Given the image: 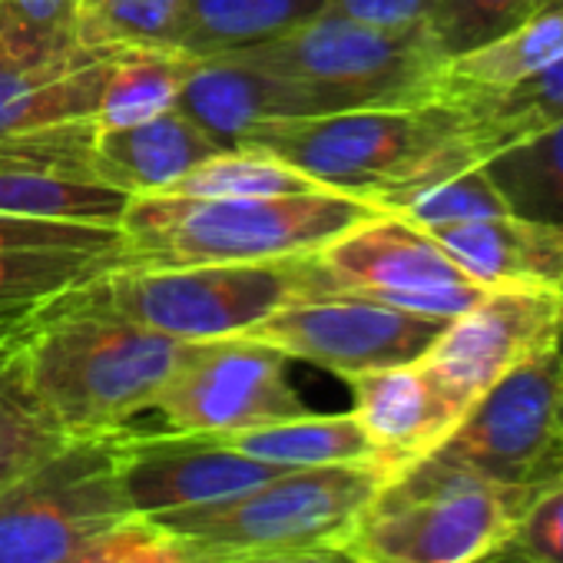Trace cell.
<instances>
[{"label":"cell","mask_w":563,"mask_h":563,"mask_svg":"<svg viewBox=\"0 0 563 563\" xmlns=\"http://www.w3.org/2000/svg\"><path fill=\"white\" fill-rule=\"evenodd\" d=\"M80 289L34 312L21 339V362L67 438H103L156 405L186 342L150 332L90 302Z\"/></svg>","instance_id":"1"},{"label":"cell","mask_w":563,"mask_h":563,"mask_svg":"<svg viewBox=\"0 0 563 563\" xmlns=\"http://www.w3.org/2000/svg\"><path fill=\"white\" fill-rule=\"evenodd\" d=\"M239 150L275 156L378 212L438 176L481 163L464 113L444 97L398 110L265 120L242 136Z\"/></svg>","instance_id":"2"},{"label":"cell","mask_w":563,"mask_h":563,"mask_svg":"<svg viewBox=\"0 0 563 563\" xmlns=\"http://www.w3.org/2000/svg\"><path fill=\"white\" fill-rule=\"evenodd\" d=\"M365 199L312 189L296 196H133L120 232V265L183 268L309 255L375 216Z\"/></svg>","instance_id":"3"},{"label":"cell","mask_w":563,"mask_h":563,"mask_svg":"<svg viewBox=\"0 0 563 563\" xmlns=\"http://www.w3.org/2000/svg\"><path fill=\"white\" fill-rule=\"evenodd\" d=\"M225 57L296 84L316 117L441 100L448 64L428 27L385 31L329 11L282 37L225 51Z\"/></svg>","instance_id":"4"},{"label":"cell","mask_w":563,"mask_h":563,"mask_svg":"<svg viewBox=\"0 0 563 563\" xmlns=\"http://www.w3.org/2000/svg\"><path fill=\"white\" fill-rule=\"evenodd\" d=\"M395 477L382 464L299 467L245 494L143 517L222 563L342 547L368 500Z\"/></svg>","instance_id":"5"},{"label":"cell","mask_w":563,"mask_h":563,"mask_svg":"<svg viewBox=\"0 0 563 563\" xmlns=\"http://www.w3.org/2000/svg\"><path fill=\"white\" fill-rule=\"evenodd\" d=\"M533 494L421 457L385 481L342 550L358 563H481Z\"/></svg>","instance_id":"6"},{"label":"cell","mask_w":563,"mask_h":563,"mask_svg":"<svg viewBox=\"0 0 563 563\" xmlns=\"http://www.w3.org/2000/svg\"><path fill=\"white\" fill-rule=\"evenodd\" d=\"M90 302L179 342L245 335L275 309L302 296H322L309 255L183 265V268H110L80 289Z\"/></svg>","instance_id":"7"},{"label":"cell","mask_w":563,"mask_h":563,"mask_svg":"<svg viewBox=\"0 0 563 563\" xmlns=\"http://www.w3.org/2000/svg\"><path fill=\"white\" fill-rule=\"evenodd\" d=\"M130 517L117 434L70 438L0 490V563H57Z\"/></svg>","instance_id":"8"},{"label":"cell","mask_w":563,"mask_h":563,"mask_svg":"<svg viewBox=\"0 0 563 563\" xmlns=\"http://www.w3.org/2000/svg\"><path fill=\"white\" fill-rule=\"evenodd\" d=\"M563 352L533 355L490 385L428 454L490 484L540 490L563 477Z\"/></svg>","instance_id":"9"},{"label":"cell","mask_w":563,"mask_h":563,"mask_svg":"<svg viewBox=\"0 0 563 563\" xmlns=\"http://www.w3.org/2000/svg\"><path fill=\"white\" fill-rule=\"evenodd\" d=\"M312 262L322 296H355L444 322L487 292L424 229L391 212H375L339 232L312 252Z\"/></svg>","instance_id":"10"},{"label":"cell","mask_w":563,"mask_h":563,"mask_svg":"<svg viewBox=\"0 0 563 563\" xmlns=\"http://www.w3.org/2000/svg\"><path fill=\"white\" fill-rule=\"evenodd\" d=\"M289 358L245 335L186 342L173 378L156 398L169 431L235 434L309 415L289 385Z\"/></svg>","instance_id":"11"},{"label":"cell","mask_w":563,"mask_h":563,"mask_svg":"<svg viewBox=\"0 0 563 563\" xmlns=\"http://www.w3.org/2000/svg\"><path fill=\"white\" fill-rule=\"evenodd\" d=\"M444 319L391 309L355 296H302L275 309L245 339L286 358L329 368L342 378L418 362L444 332Z\"/></svg>","instance_id":"12"},{"label":"cell","mask_w":563,"mask_h":563,"mask_svg":"<svg viewBox=\"0 0 563 563\" xmlns=\"http://www.w3.org/2000/svg\"><path fill=\"white\" fill-rule=\"evenodd\" d=\"M560 335L563 292L497 286L451 319L421 362L464 408H471L504 375L560 345Z\"/></svg>","instance_id":"13"},{"label":"cell","mask_w":563,"mask_h":563,"mask_svg":"<svg viewBox=\"0 0 563 563\" xmlns=\"http://www.w3.org/2000/svg\"><path fill=\"white\" fill-rule=\"evenodd\" d=\"M117 471L133 517H159L245 494L289 467L232 451L209 434L117 431Z\"/></svg>","instance_id":"14"},{"label":"cell","mask_w":563,"mask_h":563,"mask_svg":"<svg viewBox=\"0 0 563 563\" xmlns=\"http://www.w3.org/2000/svg\"><path fill=\"white\" fill-rule=\"evenodd\" d=\"M123 232L54 219L0 216V316H24L120 268Z\"/></svg>","instance_id":"15"},{"label":"cell","mask_w":563,"mask_h":563,"mask_svg":"<svg viewBox=\"0 0 563 563\" xmlns=\"http://www.w3.org/2000/svg\"><path fill=\"white\" fill-rule=\"evenodd\" d=\"M355 395L352 415L375 441L391 471L428 457L467 415V408L418 358L345 378Z\"/></svg>","instance_id":"16"},{"label":"cell","mask_w":563,"mask_h":563,"mask_svg":"<svg viewBox=\"0 0 563 563\" xmlns=\"http://www.w3.org/2000/svg\"><path fill=\"white\" fill-rule=\"evenodd\" d=\"M424 232L484 289L523 286L563 292V229L497 212Z\"/></svg>","instance_id":"17"},{"label":"cell","mask_w":563,"mask_h":563,"mask_svg":"<svg viewBox=\"0 0 563 563\" xmlns=\"http://www.w3.org/2000/svg\"><path fill=\"white\" fill-rule=\"evenodd\" d=\"M176 110L209 133L222 150H239L242 136L265 120L316 117L312 103L296 84L225 54L192 57L176 97Z\"/></svg>","instance_id":"18"},{"label":"cell","mask_w":563,"mask_h":563,"mask_svg":"<svg viewBox=\"0 0 563 563\" xmlns=\"http://www.w3.org/2000/svg\"><path fill=\"white\" fill-rule=\"evenodd\" d=\"M117 51L70 44L0 70V136L90 120Z\"/></svg>","instance_id":"19"},{"label":"cell","mask_w":563,"mask_h":563,"mask_svg":"<svg viewBox=\"0 0 563 563\" xmlns=\"http://www.w3.org/2000/svg\"><path fill=\"white\" fill-rule=\"evenodd\" d=\"M97 153L117 189L130 196H163L196 166L225 150L173 107L136 126L97 130Z\"/></svg>","instance_id":"20"},{"label":"cell","mask_w":563,"mask_h":563,"mask_svg":"<svg viewBox=\"0 0 563 563\" xmlns=\"http://www.w3.org/2000/svg\"><path fill=\"white\" fill-rule=\"evenodd\" d=\"M556 57H563V0L530 14L514 31L451 57L444 64L441 97L471 100L510 90L550 67Z\"/></svg>","instance_id":"21"},{"label":"cell","mask_w":563,"mask_h":563,"mask_svg":"<svg viewBox=\"0 0 563 563\" xmlns=\"http://www.w3.org/2000/svg\"><path fill=\"white\" fill-rule=\"evenodd\" d=\"M222 444H229L239 454H249L265 464L278 467H342V464H382L391 471V464L382 457L375 441L365 434L358 418L349 415H302L278 424H262L235 434H222ZM395 474V471H391Z\"/></svg>","instance_id":"22"},{"label":"cell","mask_w":563,"mask_h":563,"mask_svg":"<svg viewBox=\"0 0 563 563\" xmlns=\"http://www.w3.org/2000/svg\"><path fill=\"white\" fill-rule=\"evenodd\" d=\"M329 11V0H183L179 51L212 57L289 34Z\"/></svg>","instance_id":"23"},{"label":"cell","mask_w":563,"mask_h":563,"mask_svg":"<svg viewBox=\"0 0 563 563\" xmlns=\"http://www.w3.org/2000/svg\"><path fill=\"white\" fill-rule=\"evenodd\" d=\"M451 103L464 113L471 143L484 163L490 153L520 143L563 120V57H556L540 74L514 84L510 90L490 97L451 100Z\"/></svg>","instance_id":"24"},{"label":"cell","mask_w":563,"mask_h":563,"mask_svg":"<svg viewBox=\"0 0 563 563\" xmlns=\"http://www.w3.org/2000/svg\"><path fill=\"white\" fill-rule=\"evenodd\" d=\"M189 67L192 57L183 51H117L93 113L97 130H123L169 113Z\"/></svg>","instance_id":"25"},{"label":"cell","mask_w":563,"mask_h":563,"mask_svg":"<svg viewBox=\"0 0 563 563\" xmlns=\"http://www.w3.org/2000/svg\"><path fill=\"white\" fill-rule=\"evenodd\" d=\"M481 166L507 212L563 229V120L490 153Z\"/></svg>","instance_id":"26"},{"label":"cell","mask_w":563,"mask_h":563,"mask_svg":"<svg viewBox=\"0 0 563 563\" xmlns=\"http://www.w3.org/2000/svg\"><path fill=\"white\" fill-rule=\"evenodd\" d=\"M133 196L100 183H77L44 173L0 169V216L117 225L123 222Z\"/></svg>","instance_id":"27"},{"label":"cell","mask_w":563,"mask_h":563,"mask_svg":"<svg viewBox=\"0 0 563 563\" xmlns=\"http://www.w3.org/2000/svg\"><path fill=\"white\" fill-rule=\"evenodd\" d=\"M64 441L70 438L27 382L21 342L0 352V490L18 481L27 467L54 454Z\"/></svg>","instance_id":"28"},{"label":"cell","mask_w":563,"mask_h":563,"mask_svg":"<svg viewBox=\"0 0 563 563\" xmlns=\"http://www.w3.org/2000/svg\"><path fill=\"white\" fill-rule=\"evenodd\" d=\"M183 0H80L74 41L100 51H179Z\"/></svg>","instance_id":"29"},{"label":"cell","mask_w":563,"mask_h":563,"mask_svg":"<svg viewBox=\"0 0 563 563\" xmlns=\"http://www.w3.org/2000/svg\"><path fill=\"white\" fill-rule=\"evenodd\" d=\"M325 189L306 173L286 166L275 156L255 150H225L189 176H183L163 196H192V199H229V196H296Z\"/></svg>","instance_id":"30"},{"label":"cell","mask_w":563,"mask_h":563,"mask_svg":"<svg viewBox=\"0 0 563 563\" xmlns=\"http://www.w3.org/2000/svg\"><path fill=\"white\" fill-rule=\"evenodd\" d=\"M385 212L401 216L418 229H438V225H451V222L497 216V212H507V206H504L500 192L494 189V183L487 179L484 166L474 163V166L454 169L448 176H438V179L405 192Z\"/></svg>","instance_id":"31"},{"label":"cell","mask_w":563,"mask_h":563,"mask_svg":"<svg viewBox=\"0 0 563 563\" xmlns=\"http://www.w3.org/2000/svg\"><path fill=\"white\" fill-rule=\"evenodd\" d=\"M533 14V0H438L428 31L441 54L451 60L474 51Z\"/></svg>","instance_id":"32"},{"label":"cell","mask_w":563,"mask_h":563,"mask_svg":"<svg viewBox=\"0 0 563 563\" xmlns=\"http://www.w3.org/2000/svg\"><path fill=\"white\" fill-rule=\"evenodd\" d=\"M481 563H563V477L527 500L507 540Z\"/></svg>","instance_id":"33"},{"label":"cell","mask_w":563,"mask_h":563,"mask_svg":"<svg viewBox=\"0 0 563 563\" xmlns=\"http://www.w3.org/2000/svg\"><path fill=\"white\" fill-rule=\"evenodd\" d=\"M110 563H222V560L209 556L186 537H176L143 517H133L126 520L123 540L110 556Z\"/></svg>","instance_id":"34"},{"label":"cell","mask_w":563,"mask_h":563,"mask_svg":"<svg viewBox=\"0 0 563 563\" xmlns=\"http://www.w3.org/2000/svg\"><path fill=\"white\" fill-rule=\"evenodd\" d=\"M434 8L438 0H329V14L385 31L428 27Z\"/></svg>","instance_id":"35"},{"label":"cell","mask_w":563,"mask_h":563,"mask_svg":"<svg viewBox=\"0 0 563 563\" xmlns=\"http://www.w3.org/2000/svg\"><path fill=\"white\" fill-rule=\"evenodd\" d=\"M0 4H8L27 27L41 31V34L74 41V24H77V4H80V0H0Z\"/></svg>","instance_id":"36"},{"label":"cell","mask_w":563,"mask_h":563,"mask_svg":"<svg viewBox=\"0 0 563 563\" xmlns=\"http://www.w3.org/2000/svg\"><path fill=\"white\" fill-rule=\"evenodd\" d=\"M130 520H133V517H130ZM123 530H126V520H123L120 527H113L110 533H103L100 540L80 547L77 553H70V556H64V560H57V563H110V556L117 553V547H120V540H123Z\"/></svg>","instance_id":"37"},{"label":"cell","mask_w":563,"mask_h":563,"mask_svg":"<svg viewBox=\"0 0 563 563\" xmlns=\"http://www.w3.org/2000/svg\"><path fill=\"white\" fill-rule=\"evenodd\" d=\"M242 563H358V560H352L342 547H329V550H306V553L258 556V560H242Z\"/></svg>","instance_id":"38"},{"label":"cell","mask_w":563,"mask_h":563,"mask_svg":"<svg viewBox=\"0 0 563 563\" xmlns=\"http://www.w3.org/2000/svg\"><path fill=\"white\" fill-rule=\"evenodd\" d=\"M34 312H24V316H0V352H8L11 345H18L31 325Z\"/></svg>","instance_id":"39"},{"label":"cell","mask_w":563,"mask_h":563,"mask_svg":"<svg viewBox=\"0 0 563 563\" xmlns=\"http://www.w3.org/2000/svg\"><path fill=\"white\" fill-rule=\"evenodd\" d=\"M14 21H21L8 4H0V27H8V24H14Z\"/></svg>","instance_id":"40"},{"label":"cell","mask_w":563,"mask_h":563,"mask_svg":"<svg viewBox=\"0 0 563 563\" xmlns=\"http://www.w3.org/2000/svg\"><path fill=\"white\" fill-rule=\"evenodd\" d=\"M553 4H560V0H533V14L543 11V8H553Z\"/></svg>","instance_id":"41"},{"label":"cell","mask_w":563,"mask_h":563,"mask_svg":"<svg viewBox=\"0 0 563 563\" xmlns=\"http://www.w3.org/2000/svg\"><path fill=\"white\" fill-rule=\"evenodd\" d=\"M560 352H563V335H560ZM560 424H563V395H560Z\"/></svg>","instance_id":"42"}]
</instances>
